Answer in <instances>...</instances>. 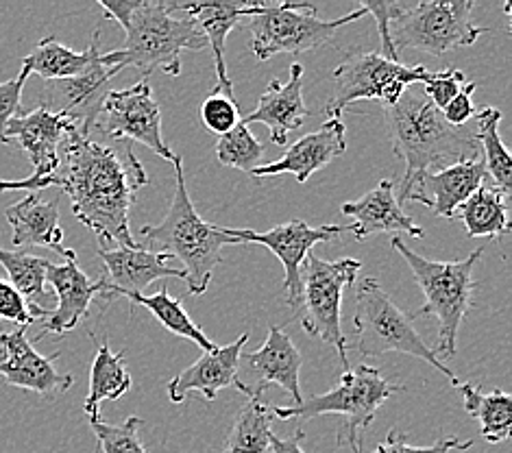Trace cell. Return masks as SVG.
Instances as JSON below:
<instances>
[{
  "label": "cell",
  "instance_id": "obj_1",
  "mask_svg": "<svg viewBox=\"0 0 512 453\" xmlns=\"http://www.w3.org/2000/svg\"><path fill=\"white\" fill-rule=\"evenodd\" d=\"M53 181L68 194L72 214L94 231L101 249L112 242L118 249L140 247L131 234V207L149 175L129 144L112 149L72 125L59 144Z\"/></svg>",
  "mask_w": 512,
  "mask_h": 453
},
{
  "label": "cell",
  "instance_id": "obj_2",
  "mask_svg": "<svg viewBox=\"0 0 512 453\" xmlns=\"http://www.w3.org/2000/svg\"><path fill=\"white\" fill-rule=\"evenodd\" d=\"M384 114L393 153L406 164L397 194L399 205L408 203L412 186L423 175L480 157L475 125L451 127L441 109L425 96L423 83L410 85L393 107H384Z\"/></svg>",
  "mask_w": 512,
  "mask_h": 453
},
{
  "label": "cell",
  "instance_id": "obj_3",
  "mask_svg": "<svg viewBox=\"0 0 512 453\" xmlns=\"http://www.w3.org/2000/svg\"><path fill=\"white\" fill-rule=\"evenodd\" d=\"M105 18L125 29V46L101 55L103 66L140 68L144 77L162 70L181 75V51H203L207 40L192 18H175L173 0H101Z\"/></svg>",
  "mask_w": 512,
  "mask_h": 453
},
{
  "label": "cell",
  "instance_id": "obj_4",
  "mask_svg": "<svg viewBox=\"0 0 512 453\" xmlns=\"http://www.w3.org/2000/svg\"><path fill=\"white\" fill-rule=\"evenodd\" d=\"M175 197L160 225L140 227V236L155 253H166L184 264L186 286L194 297H201L212 284L216 266L223 262V249L240 244L227 234V227H216L201 218L194 207L184 177V159L175 157ZM149 249V251H151Z\"/></svg>",
  "mask_w": 512,
  "mask_h": 453
},
{
  "label": "cell",
  "instance_id": "obj_5",
  "mask_svg": "<svg viewBox=\"0 0 512 453\" xmlns=\"http://www.w3.org/2000/svg\"><path fill=\"white\" fill-rule=\"evenodd\" d=\"M390 244L408 262L414 281L425 297V303L412 318L434 316L438 321V345L434 353L454 358L460 325L473 308V268L480 262L484 249H475L465 260L434 262L408 249L404 238L395 236Z\"/></svg>",
  "mask_w": 512,
  "mask_h": 453
},
{
  "label": "cell",
  "instance_id": "obj_6",
  "mask_svg": "<svg viewBox=\"0 0 512 453\" xmlns=\"http://www.w3.org/2000/svg\"><path fill=\"white\" fill-rule=\"evenodd\" d=\"M404 393V386L390 384L373 366L360 364L356 369L343 373L340 382L323 395L303 399L297 406H277L271 414L279 421L290 419H319V416L338 414L345 416V427L338 436V443H349L351 447L362 445V432L369 430L384 401L393 395Z\"/></svg>",
  "mask_w": 512,
  "mask_h": 453
},
{
  "label": "cell",
  "instance_id": "obj_7",
  "mask_svg": "<svg viewBox=\"0 0 512 453\" xmlns=\"http://www.w3.org/2000/svg\"><path fill=\"white\" fill-rule=\"evenodd\" d=\"M353 327L358 332V351L362 355H384V353H406L412 358L432 364L441 371L456 388L460 379L454 371L447 369L445 362L438 358L434 349L425 345V340L414 329L412 316L399 310L388 297V292L377 284V279L367 277L360 281L356 292V312H353Z\"/></svg>",
  "mask_w": 512,
  "mask_h": 453
},
{
  "label": "cell",
  "instance_id": "obj_8",
  "mask_svg": "<svg viewBox=\"0 0 512 453\" xmlns=\"http://www.w3.org/2000/svg\"><path fill=\"white\" fill-rule=\"evenodd\" d=\"M471 0H423L417 5L397 3L390 18V38L399 48H417L432 57H443L454 48L478 42L486 29L471 22Z\"/></svg>",
  "mask_w": 512,
  "mask_h": 453
},
{
  "label": "cell",
  "instance_id": "obj_9",
  "mask_svg": "<svg viewBox=\"0 0 512 453\" xmlns=\"http://www.w3.org/2000/svg\"><path fill=\"white\" fill-rule=\"evenodd\" d=\"M362 16H367V11L358 7L338 20H321L316 7L308 3H262L258 14L249 18L251 51L260 61L279 53L314 51Z\"/></svg>",
  "mask_w": 512,
  "mask_h": 453
},
{
  "label": "cell",
  "instance_id": "obj_10",
  "mask_svg": "<svg viewBox=\"0 0 512 453\" xmlns=\"http://www.w3.org/2000/svg\"><path fill=\"white\" fill-rule=\"evenodd\" d=\"M360 271V260L345 257L332 262L321 260L314 253L301 266V325L312 338L338 351L345 373L351 371V364L347 358V338L340 327V305H343V292L356 284Z\"/></svg>",
  "mask_w": 512,
  "mask_h": 453
},
{
  "label": "cell",
  "instance_id": "obj_11",
  "mask_svg": "<svg viewBox=\"0 0 512 453\" xmlns=\"http://www.w3.org/2000/svg\"><path fill=\"white\" fill-rule=\"evenodd\" d=\"M432 72L425 66H404L380 53H353L334 70V96L327 103L329 118H340L356 101H380L393 107L414 83H428Z\"/></svg>",
  "mask_w": 512,
  "mask_h": 453
},
{
  "label": "cell",
  "instance_id": "obj_12",
  "mask_svg": "<svg viewBox=\"0 0 512 453\" xmlns=\"http://www.w3.org/2000/svg\"><path fill=\"white\" fill-rule=\"evenodd\" d=\"M96 129L116 142H140L155 155L175 162L162 136V112L157 105L151 81L144 77L125 90H109L105 96Z\"/></svg>",
  "mask_w": 512,
  "mask_h": 453
},
{
  "label": "cell",
  "instance_id": "obj_13",
  "mask_svg": "<svg viewBox=\"0 0 512 453\" xmlns=\"http://www.w3.org/2000/svg\"><path fill=\"white\" fill-rule=\"evenodd\" d=\"M227 234L236 238L240 244H262L271 251L284 266V295L290 308L301 305V266L316 244L332 242L334 238L351 234V225H323L310 227L303 220H288L268 231L234 229L227 227Z\"/></svg>",
  "mask_w": 512,
  "mask_h": 453
},
{
  "label": "cell",
  "instance_id": "obj_14",
  "mask_svg": "<svg viewBox=\"0 0 512 453\" xmlns=\"http://www.w3.org/2000/svg\"><path fill=\"white\" fill-rule=\"evenodd\" d=\"M123 70V66H103L99 59L83 75L46 81L40 92V107L66 118L85 136H92L105 96L112 90L109 83Z\"/></svg>",
  "mask_w": 512,
  "mask_h": 453
},
{
  "label": "cell",
  "instance_id": "obj_15",
  "mask_svg": "<svg viewBox=\"0 0 512 453\" xmlns=\"http://www.w3.org/2000/svg\"><path fill=\"white\" fill-rule=\"evenodd\" d=\"M240 364L247 377H240L247 397H262L268 386H279L292 397V406L303 401L301 395V366L303 358L295 342L282 327H271L264 345L258 351H242Z\"/></svg>",
  "mask_w": 512,
  "mask_h": 453
},
{
  "label": "cell",
  "instance_id": "obj_16",
  "mask_svg": "<svg viewBox=\"0 0 512 453\" xmlns=\"http://www.w3.org/2000/svg\"><path fill=\"white\" fill-rule=\"evenodd\" d=\"M59 353L42 355L27 338V327L0 334V375L9 386L31 390L44 399H55L72 388L75 379L55 369Z\"/></svg>",
  "mask_w": 512,
  "mask_h": 453
},
{
  "label": "cell",
  "instance_id": "obj_17",
  "mask_svg": "<svg viewBox=\"0 0 512 453\" xmlns=\"http://www.w3.org/2000/svg\"><path fill=\"white\" fill-rule=\"evenodd\" d=\"M99 257L105 266L103 299L144 295L157 279H186L184 268L170 266L173 257L166 253H155L149 249H101Z\"/></svg>",
  "mask_w": 512,
  "mask_h": 453
},
{
  "label": "cell",
  "instance_id": "obj_18",
  "mask_svg": "<svg viewBox=\"0 0 512 453\" xmlns=\"http://www.w3.org/2000/svg\"><path fill=\"white\" fill-rule=\"evenodd\" d=\"M247 342L249 334H242L231 345L205 351L197 362L170 379L166 386L168 399L173 403H184L190 393H199L205 401H214L225 388H236L240 393H245V388L240 384L238 366Z\"/></svg>",
  "mask_w": 512,
  "mask_h": 453
},
{
  "label": "cell",
  "instance_id": "obj_19",
  "mask_svg": "<svg viewBox=\"0 0 512 453\" xmlns=\"http://www.w3.org/2000/svg\"><path fill=\"white\" fill-rule=\"evenodd\" d=\"M347 151V127L343 118H329L321 129L297 140L277 162L262 164L249 177H275L295 175L299 183H306L316 170L325 168Z\"/></svg>",
  "mask_w": 512,
  "mask_h": 453
},
{
  "label": "cell",
  "instance_id": "obj_20",
  "mask_svg": "<svg viewBox=\"0 0 512 453\" xmlns=\"http://www.w3.org/2000/svg\"><path fill=\"white\" fill-rule=\"evenodd\" d=\"M486 177L484 159H467V162L451 164L447 168L423 175L412 186L408 201L421 203L438 218H456L473 192H478Z\"/></svg>",
  "mask_w": 512,
  "mask_h": 453
},
{
  "label": "cell",
  "instance_id": "obj_21",
  "mask_svg": "<svg viewBox=\"0 0 512 453\" xmlns=\"http://www.w3.org/2000/svg\"><path fill=\"white\" fill-rule=\"evenodd\" d=\"M46 281L55 290L57 305L44 323V334H68L90 314L92 301L101 295L103 279H90L77 260L48 264Z\"/></svg>",
  "mask_w": 512,
  "mask_h": 453
},
{
  "label": "cell",
  "instance_id": "obj_22",
  "mask_svg": "<svg viewBox=\"0 0 512 453\" xmlns=\"http://www.w3.org/2000/svg\"><path fill=\"white\" fill-rule=\"evenodd\" d=\"M70 127L72 122L66 118L38 107L31 114H20L11 120L5 131V140L7 144L16 142L27 153L35 177L48 179L55 175L59 166V144H62Z\"/></svg>",
  "mask_w": 512,
  "mask_h": 453
},
{
  "label": "cell",
  "instance_id": "obj_23",
  "mask_svg": "<svg viewBox=\"0 0 512 453\" xmlns=\"http://www.w3.org/2000/svg\"><path fill=\"white\" fill-rule=\"evenodd\" d=\"M308 107L303 101V66H290V79L286 83L273 79L260 96L258 107L242 118L245 125L260 122L271 133V142L284 146L292 131H297L308 118Z\"/></svg>",
  "mask_w": 512,
  "mask_h": 453
},
{
  "label": "cell",
  "instance_id": "obj_24",
  "mask_svg": "<svg viewBox=\"0 0 512 453\" xmlns=\"http://www.w3.org/2000/svg\"><path fill=\"white\" fill-rule=\"evenodd\" d=\"M340 212L353 220L351 234L356 240H367L377 234H395V231H404L410 238H425L423 227L414 223L399 205L393 181H380L362 199L345 203Z\"/></svg>",
  "mask_w": 512,
  "mask_h": 453
},
{
  "label": "cell",
  "instance_id": "obj_25",
  "mask_svg": "<svg viewBox=\"0 0 512 453\" xmlns=\"http://www.w3.org/2000/svg\"><path fill=\"white\" fill-rule=\"evenodd\" d=\"M57 201H42L40 192H29L22 201L9 205L5 218L11 227V244L16 247H46L77 260V253L64 247V229L59 225Z\"/></svg>",
  "mask_w": 512,
  "mask_h": 453
},
{
  "label": "cell",
  "instance_id": "obj_26",
  "mask_svg": "<svg viewBox=\"0 0 512 453\" xmlns=\"http://www.w3.org/2000/svg\"><path fill=\"white\" fill-rule=\"evenodd\" d=\"M262 3H234V5H214V3H179V11H186L188 18L199 24L207 46L212 48L214 66H216V85L227 96L234 99V81H231L225 61V44L227 35L234 31L242 18H251L260 11Z\"/></svg>",
  "mask_w": 512,
  "mask_h": 453
},
{
  "label": "cell",
  "instance_id": "obj_27",
  "mask_svg": "<svg viewBox=\"0 0 512 453\" xmlns=\"http://www.w3.org/2000/svg\"><path fill=\"white\" fill-rule=\"evenodd\" d=\"M101 31L96 29L88 51H72L53 35H46L33 51L22 59V68L29 70V75H38L44 81H59L83 75L101 59Z\"/></svg>",
  "mask_w": 512,
  "mask_h": 453
},
{
  "label": "cell",
  "instance_id": "obj_28",
  "mask_svg": "<svg viewBox=\"0 0 512 453\" xmlns=\"http://www.w3.org/2000/svg\"><path fill=\"white\" fill-rule=\"evenodd\" d=\"M96 355L90 371V390L85 397L83 410L90 419H101V403L116 401L131 390V375L125 364V353H114L107 340H99L92 334Z\"/></svg>",
  "mask_w": 512,
  "mask_h": 453
},
{
  "label": "cell",
  "instance_id": "obj_29",
  "mask_svg": "<svg viewBox=\"0 0 512 453\" xmlns=\"http://www.w3.org/2000/svg\"><path fill=\"white\" fill-rule=\"evenodd\" d=\"M48 264L51 262L44 260V257L0 249V266L9 275V284L29 303L35 318H48L53 312V297L46 290Z\"/></svg>",
  "mask_w": 512,
  "mask_h": 453
},
{
  "label": "cell",
  "instance_id": "obj_30",
  "mask_svg": "<svg viewBox=\"0 0 512 453\" xmlns=\"http://www.w3.org/2000/svg\"><path fill=\"white\" fill-rule=\"evenodd\" d=\"M506 194L486 179L478 192L462 203L456 218L465 223L471 238H499L510 231Z\"/></svg>",
  "mask_w": 512,
  "mask_h": 453
},
{
  "label": "cell",
  "instance_id": "obj_31",
  "mask_svg": "<svg viewBox=\"0 0 512 453\" xmlns=\"http://www.w3.org/2000/svg\"><path fill=\"white\" fill-rule=\"evenodd\" d=\"M458 390L465 399L467 414L480 421L486 443H504L512 430V397L504 390L482 393L475 384H460Z\"/></svg>",
  "mask_w": 512,
  "mask_h": 453
},
{
  "label": "cell",
  "instance_id": "obj_32",
  "mask_svg": "<svg viewBox=\"0 0 512 453\" xmlns=\"http://www.w3.org/2000/svg\"><path fill=\"white\" fill-rule=\"evenodd\" d=\"M499 122L502 112L495 107H484L482 112H475V140L480 142L484 151V168L486 177L495 188L510 197L512 190V157L499 136Z\"/></svg>",
  "mask_w": 512,
  "mask_h": 453
},
{
  "label": "cell",
  "instance_id": "obj_33",
  "mask_svg": "<svg viewBox=\"0 0 512 453\" xmlns=\"http://www.w3.org/2000/svg\"><path fill=\"white\" fill-rule=\"evenodd\" d=\"M271 421V408L262 397H249L247 406L236 416L223 453H273Z\"/></svg>",
  "mask_w": 512,
  "mask_h": 453
},
{
  "label": "cell",
  "instance_id": "obj_34",
  "mask_svg": "<svg viewBox=\"0 0 512 453\" xmlns=\"http://www.w3.org/2000/svg\"><path fill=\"white\" fill-rule=\"evenodd\" d=\"M127 299L149 310L157 318V321H160L168 329L170 334L197 342V345L203 351H212V349L218 347L203 334V329L192 321L184 305H181V301L175 299V297H170V292H168L166 286L157 290L155 295H149V297H146V295H131Z\"/></svg>",
  "mask_w": 512,
  "mask_h": 453
},
{
  "label": "cell",
  "instance_id": "obj_35",
  "mask_svg": "<svg viewBox=\"0 0 512 453\" xmlns=\"http://www.w3.org/2000/svg\"><path fill=\"white\" fill-rule=\"evenodd\" d=\"M262 155V142L253 136L251 129L242 122V118L234 129L225 133V136H221V140L216 142L218 162L229 168H238L247 175H251L253 170L260 166Z\"/></svg>",
  "mask_w": 512,
  "mask_h": 453
},
{
  "label": "cell",
  "instance_id": "obj_36",
  "mask_svg": "<svg viewBox=\"0 0 512 453\" xmlns=\"http://www.w3.org/2000/svg\"><path fill=\"white\" fill-rule=\"evenodd\" d=\"M90 425L96 440H99L101 453H149L140 443V430L144 425L140 416H129L118 425L90 419Z\"/></svg>",
  "mask_w": 512,
  "mask_h": 453
},
{
  "label": "cell",
  "instance_id": "obj_37",
  "mask_svg": "<svg viewBox=\"0 0 512 453\" xmlns=\"http://www.w3.org/2000/svg\"><path fill=\"white\" fill-rule=\"evenodd\" d=\"M201 120L214 136H225V133H229L240 122V109L236 99H231V96H227L216 85L214 92L201 105Z\"/></svg>",
  "mask_w": 512,
  "mask_h": 453
},
{
  "label": "cell",
  "instance_id": "obj_38",
  "mask_svg": "<svg viewBox=\"0 0 512 453\" xmlns=\"http://www.w3.org/2000/svg\"><path fill=\"white\" fill-rule=\"evenodd\" d=\"M473 447V440H460V436H447V438H438L434 445L430 447H414L410 445L406 436L397 432V430H390L386 440L382 445H377V449L373 453H449L454 449H471ZM356 453H362V445L353 447Z\"/></svg>",
  "mask_w": 512,
  "mask_h": 453
},
{
  "label": "cell",
  "instance_id": "obj_39",
  "mask_svg": "<svg viewBox=\"0 0 512 453\" xmlns=\"http://www.w3.org/2000/svg\"><path fill=\"white\" fill-rule=\"evenodd\" d=\"M465 83V72L458 68H447L432 72L430 81L423 83V92L432 101V105L443 112V109L460 94V90L465 88Z\"/></svg>",
  "mask_w": 512,
  "mask_h": 453
},
{
  "label": "cell",
  "instance_id": "obj_40",
  "mask_svg": "<svg viewBox=\"0 0 512 453\" xmlns=\"http://www.w3.org/2000/svg\"><path fill=\"white\" fill-rule=\"evenodd\" d=\"M29 79V70H20L16 79L0 81V142L7 144L5 131L7 125L22 112V90Z\"/></svg>",
  "mask_w": 512,
  "mask_h": 453
},
{
  "label": "cell",
  "instance_id": "obj_41",
  "mask_svg": "<svg viewBox=\"0 0 512 453\" xmlns=\"http://www.w3.org/2000/svg\"><path fill=\"white\" fill-rule=\"evenodd\" d=\"M0 321L16 323L18 327H29L35 323L29 303L22 299L20 292L9 281L3 279H0Z\"/></svg>",
  "mask_w": 512,
  "mask_h": 453
},
{
  "label": "cell",
  "instance_id": "obj_42",
  "mask_svg": "<svg viewBox=\"0 0 512 453\" xmlns=\"http://www.w3.org/2000/svg\"><path fill=\"white\" fill-rule=\"evenodd\" d=\"M360 7L371 14L377 22V29H380V42H382V57L390 61H399L397 48L390 38V18H393L397 3H360Z\"/></svg>",
  "mask_w": 512,
  "mask_h": 453
},
{
  "label": "cell",
  "instance_id": "obj_43",
  "mask_svg": "<svg viewBox=\"0 0 512 453\" xmlns=\"http://www.w3.org/2000/svg\"><path fill=\"white\" fill-rule=\"evenodd\" d=\"M475 88H478V85H475L473 81H467L465 88L460 90L456 99L451 101L441 112L445 122H449L451 127H465V125H469V120L475 118V105L471 99Z\"/></svg>",
  "mask_w": 512,
  "mask_h": 453
},
{
  "label": "cell",
  "instance_id": "obj_44",
  "mask_svg": "<svg viewBox=\"0 0 512 453\" xmlns=\"http://www.w3.org/2000/svg\"><path fill=\"white\" fill-rule=\"evenodd\" d=\"M55 186L53 177L48 179H40V177H27V179H20V181H0V194L3 192H16V190H24V192H42L46 188Z\"/></svg>",
  "mask_w": 512,
  "mask_h": 453
},
{
  "label": "cell",
  "instance_id": "obj_45",
  "mask_svg": "<svg viewBox=\"0 0 512 453\" xmlns=\"http://www.w3.org/2000/svg\"><path fill=\"white\" fill-rule=\"evenodd\" d=\"M303 438H306L303 430H295V434L288 438H279V436L271 434V449H273V453H306L301 447Z\"/></svg>",
  "mask_w": 512,
  "mask_h": 453
}]
</instances>
